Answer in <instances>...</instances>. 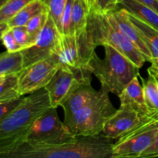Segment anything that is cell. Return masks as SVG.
Instances as JSON below:
<instances>
[{"mask_svg":"<svg viewBox=\"0 0 158 158\" xmlns=\"http://www.w3.org/2000/svg\"><path fill=\"white\" fill-rule=\"evenodd\" d=\"M114 140L103 134L73 136L53 143L25 142L1 158H112Z\"/></svg>","mask_w":158,"mask_h":158,"instance_id":"6da1fadb","label":"cell"},{"mask_svg":"<svg viewBox=\"0 0 158 158\" xmlns=\"http://www.w3.org/2000/svg\"><path fill=\"white\" fill-rule=\"evenodd\" d=\"M52 107L45 88L24 97L18 106L0 120V154L23 143L32 124Z\"/></svg>","mask_w":158,"mask_h":158,"instance_id":"7a4b0ae2","label":"cell"},{"mask_svg":"<svg viewBox=\"0 0 158 158\" xmlns=\"http://www.w3.org/2000/svg\"><path fill=\"white\" fill-rule=\"evenodd\" d=\"M104 58L94 52L89 62V69L101 83L102 87L118 96L127 85L139 76V68L127 57L109 44L103 45Z\"/></svg>","mask_w":158,"mask_h":158,"instance_id":"3957f363","label":"cell"},{"mask_svg":"<svg viewBox=\"0 0 158 158\" xmlns=\"http://www.w3.org/2000/svg\"><path fill=\"white\" fill-rule=\"evenodd\" d=\"M86 32L91 45L95 49L104 44L110 45L131 60L139 69L147 62L141 52L114 24L110 11L91 9Z\"/></svg>","mask_w":158,"mask_h":158,"instance_id":"277c9868","label":"cell"},{"mask_svg":"<svg viewBox=\"0 0 158 158\" xmlns=\"http://www.w3.org/2000/svg\"><path fill=\"white\" fill-rule=\"evenodd\" d=\"M109 91L100 87L98 97L68 119L63 123L73 136H95L103 132L107 120L117 111L109 97Z\"/></svg>","mask_w":158,"mask_h":158,"instance_id":"5b68a950","label":"cell"},{"mask_svg":"<svg viewBox=\"0 0 158 158\" xmlns=\"http://www.w3.org/2000/svg\"><path fill=\"white\" fill-rule=\"evenodd\" d=\"M158 134V120H150L114 142L112 158L140 157L141 154L154 143Z\"/></svg>","mask_w":158,"mask_h":158,"instance_id":"8992f818","label":"cell"},{"mask_svg":"<svg viewBox=\"0 0 158 158\" xmlns=\"http://www.w3.org/2000/svg\"><path fill=\"white\" fill-rule=\"evenodd\" d=\"M93 73L89 69L75 70L59 68L49 83L45 86L52 107L58 108L82 84L91 83Z\"/></svg>","mask_w":158,"mask_h":158,"instance_id":"52a82bcc","label":"cell"},{"mask_svg":"<svg viewBox=\"0 0 158 158\" xmlns=\"http://www.w3.org/2000/svg\"><path fill=\"white\" fill-rule=\"evenodd\" d=\"M94 53L83 35L77 36L73 34H62L55 55L59 68L75 70L89 69V62Z\"/></svg>","mask_w":158,"mask_h":158,"instance_id":"ba28073f","label":"cell"},{"mask_svg":"<svg viewBox=\"0 0 158 158\" xmlns=\"http://www.w3.org/2000/svg\"><path fill=\"white\" fill-rule=\"evenodd\" d=\"M73 136L68 132L63 122L60 121L57 108L51 107L32 124L25 142L53 143L67 140Z\"/></svg>","mask_w":158,"mask_h":158,"instance_id":"9c48e42d","label":"cell"},{"mask_svg":"<svg viewBox=\"0 0 158 158\" xmlns=\"http://www.w3.org/2000/svg\"><path fill=\"white\" fill-rule=\"evenodd\" d=\"M59 69L56 55L24 67L19 73V86L21 96L43 89Z\"/></svg>","mask_w":158,"mask_h":158,"instance_id":"30bf717a","label":"cell"},{"mask_svg":"<svg viewBox=\"0 0 158 158\" xmlns=\"http://www.w3.org/2000/svg\"><path fill=\"white\" fill-rule=\"evenodd\" d=\"M61 35V32L59 31L49 14L47 22L37 37L35 43L22 50L24 67L55 55L58 49Z\"/></svg>","mask_w":158,"mask_h":158,"instance_id":"8fae6325","label":"cell"},{"mask_svg":"<svg viewBox=\"0 0 158 158\" xmlns=\"http://www.w3.org/2000/svg\"><path fill=\"white\" fill-rule=\"evenodd\" d=\"M150 120L152 118L148 116H143L137 111L120 106L107 120L102 134L110 138L117 140L131 130Z\"/></svg>","mask_w":158,"mask_h":158,"instance_id":"7c38bea8","label":"cell"},{"mask_svg":"<svg viewBox=\"0 0 158 158\" xmlns=\"http://www.w3.org/2000/svg\"><path fill=\"white\" fill-rule=\"evenodd\" d=\"M110 15L114 24L121 31L122 33L141 52L147 62L152 63L153 59L151 51L142 40L135 26L130 20L127 11L123 8L117 9L114 11H110Z\"/></svg>","mask_w":158,"mask_h":158,"instance_id":"4fadbf2b","label":"cell"},{"mask_svg":"<svg viewBox=\"0 0 158 158\" xmlns=\"http://www.w3.org/2000/svg\"><path fill=\"white\" fill-rule=\"evenodd\" d=\"M120 106L137 111L143 116H148V110L144 100L143 85L140 83L138 76L134 77L119 95Z\"/></svg>","mask_w":158,"mask_h":158,"instance_id":"5bb4252c","label":"cell"},{"mask_svg":"<svg viewBox=\"0 0 158 158\" xmlns=\"http://www.w3.org/2000/svg\"><path fill=\"white\" fill-rule=\"evenodd\" d=\"M99 94L100 89L96 90L90 83L82 84L61 105L64 111V120L94 101Z\"/></svg>","mask_w":158,"mask_h":158,"instance_id":"9a60e30c","label":"cell"},{"mask_svg":"<svg viewBox=\"0 0 158 158\" xmlns=\"http://www.w3.org/2000/svg\"><path fill=\"white\" fill-rule=\"evenodd\" d=\"M127 12L130 20L135 26L140 37L151 51L153 59L151 65L154 64L158 60V30L137 19L129 12Z\"/></svg>","mask_w":158,"mask_h":158,"instance_id":"2e32d148","label":"cell"},{"mask_svg":"<svg viewBox=\"0 0 158 158\" xmlns=\"http://www.w3.org/2000/svg\"><path fill=\"white\" fill-rule=\"evenodd\" d=\"M118 6L158 30V12L153 9L136 0H119Z\"/></svg>","mask_w":158,"mask_h":158,"instance_id":"e0dca14e","label":"cell"},{"mask_svg":"<svg viewBox=\"0 0 158 158\" xmlns=\"http://www.w3.org/2000/svg\"><path fill=\"white\" fill-rule=\"evenodd\" d=\"M89 9L85 0H74L70 23V34L78 35L87 27Z\"/></svg>","mask_w":158,"mask_h":158,"instance_id":"ac0fdd59","label":"cell"},{"mask_svg":"<svg viewBox=\"0 0 158 158\" xmlns=\"http://www.w3.org/2000/svg\"><path fill=\"white\" fill-rule=\"evenodd\" d=\"M143 94L148 115L151 118L158 120V80L149 74L147 80H143Z\"/></svg>","mask_w":158,"mask_h":158,"instance_id":"d6986e66","label":"cell"},{"mask_svg":"<svg viewBox=\"0 0 158 158\" xmlns=\"http://www.w3.org/2000/svg\"><path fill=\"white\" fill-rule=\"evenodd\" d=\"M24 69L22 50L2 52L0 56V76L19 73Z\"/></svg>","mask_w":158,"mask_h":158,"instance_id":"ffe728a7","label":"cell"},{"mask_svg":"<svg viewBox=\"0 0 158 158\" xmlns=\"http://www.w3.org/2000/svg\"><path fill=\"white\" fill-rule=\"evenodd\" d=\"M45 9H47L41 0H33L26 5L22 10H20L9 21L6 22V23L9 28L26 26L32 17Z\"/></svg>","mask_w":158,"mask_h":158,"instance_id":"44dd1931","label":"cell"},{"mask_svg":"<svg viewBox=\"0 0 158 158\" xmlns=\"http://www.w3.org/2000/svg\"><path fill=\"white\" fill-rule=\"evenodd\" d=\"M23 97L19 93V73L0 76V102Z\"/></svg>","mask_w":158,"mask_h":158,"instance_id":"7402d4cb","label":"cell"},{"mask_svg":"<svg viewBox=\"0 0 158 158\" xmlns=\"http://www.w3.org/2000/svg\"><path fill=\"white\" fill-rule=\"evenodd\" d=\"M33 0H6L0 7V23H6Z\"/></svg>","mask_w":158,"mask_h":158,"instance_id":"603a6c76","label":"cell"},{"mask_svg":"<svg viewBox=\"0 0 158 158\" xmlns=\"http://www.w3.org/2000/svg\"><path fill=\"white\" fill-rule=\"evenodd\" d=\"M62 34V18L67 0H41Z\"/></svg>","mask_w":158,"mask_h":158,"instance_id":"cb8c5ba5","label":"cell"},{"mask_svg":"<svg viewBox=\"0 0 158 158\" xmlns=\"http://www.w3.org/2000/svg\"><path fill=\"white\" fill-rule=\"evenodd\" d=\"M48 16H49L48 10L47 9H45V10L42 11L40 13L36 14L35 16L32 17L29 20V23L26 25L32 45L35 43L37 37H38L41 31L44 28L45 25H46V22H47Z\"/></svg>","mask_w":158,"mask_h":158,"instance_id":"d4e9b609","label":"cell"},{"mask_svg":"<svg viewBox=\"0 0 158 158\" xmlns=\"http://www.w3.org/2000/svg\"><path fill=\"white\" fill-rule=\"evenodd\" d=\"M10 29H12V32L17 43L21 46L23 49L32 46V43L31 41L27 27L26 26H15Z\"/></svg>","mask_w":158,"mask_h":158,"instance_id":"484cf974","label":"cell"},{"mask_svg":"<svg viewBox=\"0 0 158 158\" xmlns=\"http://www.w3.org/2000/svg\"><path fill=\"white\" fill-rule=\"evenodd\" d=\"M1 39L6 50L9 51V52L23 50V48L21 47V46L17 43L11 29H7L4 32L1 33Z\"/></svg>","mask_w":158,"mask_h":158,"instance_id":"4316f807","label":"cell"},{"mask_svg":"<svg viewBox=\"0 0 158 158\" xmlns=\"http://www.w3.org/2000/svg\"><path fill=\"white\" fill-rule=\"evenodd\" d=\"M73 3L74 0H67L66 1L63 18H62V34H63V35L70 34L71 15H72Z\"/></svg>","mask_w":158,"mask_h":158,"instance_id":"83f0119b","label":"cell"},{"mask_svg":"<svg viewBox=\"0 0 158 158\" xmlns=\"http://www.w3.org/2000/svg\"><path fill=\"white\" fill-rule=\"evenodd\" d=\"M23 97L17 99L6 100L4 102H0V120L7 117L9 114L12 112L21 103Z\"/></svg>","mask_w":158,"mask_h":158,"instance_id":"f1b7e54d","label":"cell"},{"mask_svg":"<svg viewBox=\"0 0 158 158\" xmlns=\"http://www.w3.org/2000/svg\"><path fill=\"white\" fill-rule=\"evenodd\" d=\"M158 157V134L156 137L154 143L151 145L150 148H148L143 154H141L140 157Z\"/></svg>","mask_w":158,"mask_h":158,"instance_id":"f546056e","label":"cell"},{"mask_svg":"<svg viewBox=\"0 0 158 158\" xmlns=\"http://www.w3.org/2000/svg\"><path fill=\"white\" fill-rule=\"evenodd\" d=\"M89 9H100L106 11V0H85Z\"/></svg>","mask_w":158,"mask_h":158,"instance_id":"4dcf8cb0","label":"cell"},{"mask_svg":"<svg viewBox=\"0 0 158 158\" xmlns=\"http://www.w3.org/2000/svg\"><path fill=\"white\" fill-rule=\"evenodd\" d=\"M140 3L146 5L154 11L158 12V0H136Z\"/></svg>","mask_w":158,"mask_h":158,"instance_id":"1f68e13d","label":"cell"},{"mask_svg":"<svg viewBox=\"0 0 158 158\" xmlns=\"http://www.w3.org/2000/svg\"><path fill=\"white\" fill-rule=\"evenodd\" d=\"M119 0H106V11H114L118 7Z\"/></svg>","mask_w":158,"mask_h":158,"instance_id":"d6a6232c","label":"cell"},{"mask_svg":"<svg viewBox=\"0 0 158 158\" xmlns=\"http://www.w3.org/2000/svg\"><path fill=\"white\" fill-rule=\"evenodd\" d=\"M148 74H151V75L154 76L158 80V60L154 64H152L151 67L148 68Z\"/></svg>","mask_w":158,"mask_h":158,"instance_id":"836d02e7","label":"cell"},{"mask_svg":"<svg viewBox=\"0 0 158 158\" xmlns=\"http://www.w3.org/2000/svg\"><path fill=\"white\" fill-rule=\"evenodd\" d=\"M5 1H6V0H1V4H2V3H3V2H4Z\"/></svg>","mask_w":158,"mask_h":158,"instance_id":"e575fe53","label":"cell"}]
</instances>
